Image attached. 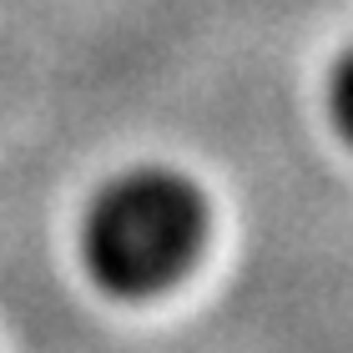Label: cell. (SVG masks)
<instances>
[{"label": "cell", "instance_id": "2", "mask_svg": "<svg viewBox=\"0 0 353 353\" xmlns=\"http://www.w3.org/2000/svg\"><path fill=\"white\" fill-rule=\"evenodd\" d=\"M328 106H333V121H339V132L353 141V46H348V51L339 56V66H333Z\"/></svg>", "mask_w": 353, "mask_h": 353}, {"label": "cell", "instance_id": "1", "mask_svg": "<svg viewBox=\"0 0 353 353\" xmlns=\"http://www.w3.org/2000/svg\"><path fill=\"white\" fill-rule=\"evenodd\" d=\"M207 202L172 167H132L91 197L81 222V263L117 298H152L197 263Z\"/></svg>", "mask_w": 353, "mask_h": 353}]
</instances>
